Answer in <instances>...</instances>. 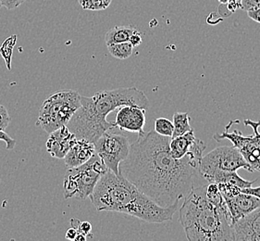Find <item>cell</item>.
I'll return each mask as SVG.
<instances>
[{
	"mask_svg": "<svg viewBox=\"0 0 260 241\" xmlns=\"http://www.w3.org/2000/svg\"><path fill=\"white\" fill-rule=\"evenodd\" d=\"M220 4H222V5H225V4H227L228 2H229L230 0H218Z\"/></svg>",
	"mask_w": 260,
	"mask_h": 241,
	"instance_id": "obj_32",
	"label": "cell"
},
{
	"mask_svg": "<svg viewBox=\"0 0 260 241\" xmlns=\"http://www.w3.org/2000/svg\"><path fill=\"white\" fill-rule=\"evenodd\" d=\"M81 97L73 90H58L42 104L37 125L48 134L67 126L74 112L81 106Z\"/></svg>",
	"mask_w": 260,
	"mask_h": 241,
	"instance_id": "obj_5",
	"label": "cell"
},
{
	"mask_svg": "<svg viewBox=\"0 0 260 241\" xmlns=\"http://www.w3.org/2000/svg\"><path fill=\"white\" fill-rule=\"evenodd\" d=\"M234 241H260V207L233 225Z\"/></svg>",
	"mask_w": 260,
	"mask_h": 241,
	"instance_id": "obj_12",
	"label": "cell"
},
{
	"mask_svg": "<svg viewBox=\"0 0 260 241\" xmlns=\"http://www.w3.org/2000/svg\"><path fill=\"white\" fill-rule=\"evenodd\" d=\"M99 212H116L131 215L147 223L160 224L172 221L178 203L161 207L121 174L108 170L99 179L89 197Z\"/></svg>",
	"mask_w": 260,
	"mask_h": 241,
	"instance_id": "obj_2",
	"label": "cell"
},
{
	"mask_svg": "<svg viewBox=\"0 0 260 241\" xmlns=\"http://www.w3.org/2000/svg\"><path fill=\"white\" fill-rule=\"evenodd\" d=\"M173 126H174V131L172 137L182 136L185 133L192 130V127L190 126V116L188 112H176L173 115Z\"/></svg>",
	"mask_w": 260,
	"mask_h": 241,
	"instance_id": "obj_18",
	"label": "cell"
},
{
	"mask_svg": "<svg viewBox=\"0 0 260 241\" xmlns=\"http://www.w3.org/2000/svg\"><path fill=\"white\" fill-rule=\"evenodd\" d=\"M137 29L132 26H115L107 32L105 36L106 45L109 46L111 44L128 42L132 35Z\"/></svg>",
	"mask_w": 260,
	"mask_h": 241,
	"instance_id": "obj_17",
	"label": "cell"
},
{
	"mask_svg": "<svg viewBox=\"0 0 260 241\" xmlns=\"http://www.w3.org/2000/svg\"><path fill=\"white\" fill-rule=\"evenodd\" d=\"M77 137L66 126L49 134L47 141V152L55 159L61 160L77 142Z\"/></svg>",
	"mask_w": 260,
	"mask_h": 241,
	"instance_id": "obj_13",
	"label": "cell"
},
{
	"mask_svg": "<svg viewBox=\"0 0 260 241\" xmlns=\"http://www.w3.org/2000/svg\"><path fill=\"white\" fill-rule=\"evenodd\" d=\"M236 3L239 6V9H241V3H242V0H235Z\"/></svg>",
	"mask_w": 260,
	"mask_h": 241,
	"instance_id": "obj_33",
	"label": "cell"
},
{
	"mask_svg": "<svg viewBox=\"0 0 260 241\" xmlns=\"http://www.w3.org/2000/svg\"><path fill=\"white\" fill-rule=\"evenodd\" d=\"M131 144L128 157L120 163V173L161 207L178 203L197 184L205 181L199 165L206 144L197 138L191 150L174 159L170 150L172 137L154 131L138 135Z\"/></svg>",
	"mask_w": 260,
	"mask_h": 241,
	"instance_id": "obj_1",
	"label": "cell"
},
{
	"mask_svg": "<svg viewBox=\"0 0 260 241\" xmlns=\"http://www.w3.org/2000/svg\"><path fill=\"white\" fill-rule=\"evenodd\" d=\"M204 178L208 181V183H230L234 186L239 187L240 189H247L252 187L255 182H257L260 178H256L253 181H247L242 178L237 172H226L220 170H213L208 173L202 174Z\"/></svg>",
	"mask_w": 260,
	"mask_h": 241,
	"instance_id": "obj_15",
	"label": "cell"
},
{
	"mask_svg": "<svg viewBox=\"0 0 260 241\" xmlns=\"http://www.w3.org/2000/svg\"><path fill=\"white\" fill-rule=\"evenodd\" d=\"M146 110L137 106H122L118 109L115 122L116 128L121 131L136 133L138 135L144 134V127L146 126Z\"/></svg>",
	"mask_w": 260,
	"mask_h": 241,
	"instance_id": "obj_10",
	"label": "cell"
},
{
	"mask_svg": "<svg viewBox=\"0 0 260 241\" xmlns=\"http://www.w3.org/2000/svg\"><path fill=\"white\" fill-rule=\"evenodd\" d=\"M77 234H78L77 230H76L75 228H73V227H71V228H69L67 232H66L65 237H66L67 239H69V240H74L75 237L77 236Z\"/></svg>",
	"mask_w": 260,
	"mask_h": 241,
	"instance_id": "obj_30",
	"label": "cell"
},
{
	"mask_svg": "<svg viewBox=\"0 0 260 241\" xmlns=\"http://www.w3.org/2000/svg\"><path fill=\"white\" fill-rule=\"evenodd\" d=\"M94 150L107 168L120 174V163L128 157L131 144L127 136L107 131L94 142Z\"/></svg>",
	"mask_w": 260,
	"mask_h": 241,
	"instance_id": "obj_8",
	"label": "cell"
},
{
	"mask_svg": "<svg viewBox=\"0 0 260 241\" xmlns=\"http://www.w3.org/2000/svg\"><path fill=\"white\" fill-rule=\"evenodd\" d=\"M24 1L25 0H0L1 6L5 7L6 9L9 11L15 10L18 7H20Z\"/></svg>",
	"mask_w": 260,
	"mask_h": 241,
	"instance_id": "obj_25",
	"label": "cell"
},
{
	"mask_svg": "<svg viewBox=\"0 0 260 241\" xmlns=\"http://www.w3.org/2000/svg\"><path fill=\"white\" fill-rule=\"evenodd\" d=\"M239 169L254 173V170L245 161L239 149L234 146H222L215 148L202 157L199 165L201 175L213 170L237 172Z\"/></svg>",
	"mask_w": 260,
	"mask_h": 241,
	"instance_id": "obj_9",
	"label": "cell"
},
{
	"mask_svg": "<svg viewBox=\"0 0 260 241\" xmlns=\"http://www.w3.org/2000/svg\"><path fill=\"white\" fill-rule=\"evenodd\" d=\"M11 123V117L5 107L0 104V129L5 131Z\"/></svg>",
	"mask_w": 260,
	"mask_h": 241,
	"instance_id": "obj_24",
	"label": "cell"
},
{
	"mask_svg": "<svg viewBox=\"0 0 260 241\" xmlns=\"http://www.w3.org/2000/svg\"><path fill=\"white\" fill-rule=\"evenodd\" d=\"M80 1H82V0H78V2H80Z\"/></svg>",
	"mask_w": 260,
	"mask_h": 241,
	"instance_id": "obj_35",
	"label": "cell"
},
{
	"mask_svg": "<svg viewBox=\"0 0 260 241\" xmlns=\"http://www.w3.org/2000/svg\"><path fill=\"white\" fill-rule=\"evenodd\" d=\"M17 43V36H12L6 39L0 47V55L5 61L7 68L9 71L11 70V59L13 54V47H15Z\"/></svg>",
	"mask_w": 260,
	"mask_h": 241,
	"instance_id": "obj_20",
	"label": "cell"
},
{
	"mask_svg": "<svg viewBox=\"0 0 260 241\" xmlns=\"http://www.w3.org/2000/svg\"><path fill=\"white\" fill-rule=\"evenodd\" d=\"M95 154L94 143L85 139H78L66 156L63 158L66 166L70 168L78 167L86 163Z\"/></svg>",
	"mask_w": 260,
	"mask_h": 241,
	"instance_id": "obj_14",
	"label": "cell"
},
{
	"mask_svg": "<svg viewBox=\"0 0 260 241\" xmlns=\"http://www.w3.org/2000/svg\"><path fill=\"white\" fill-rule=\"evenodd\" d=\"M112 0H82L79 4L85 11H101L107 10Z\"/></svg>",
	"mask_w": 260,
	"mask_h": 241,
	"instance_id": "obj_22",
	"label": "cell"
},
{
	"mask_svg": "<svg viewBox=\"0 0 260 241\" xmlns=\"http://www.w3.org/2000/svg\"><path fill=\"white\" fill-rule=\"evenodd\" d=\"M71 225L72 227L75 228L78 233L83 234L84 236H92V225L89 222H81L76 218H72L71 219Z\"/></svg>",
	"mask_w": 260,
	"mask_h": 241,
	"instance_id": "obj_23",
	"label": "cell"
},
{
	"mask_svg": "<svg viewBox=\"0 0 260 241\" xmlns=\"http://www.w3.org/2000/svg\"><path fill=\"white\" fill-rule=\"evenodd\" d=\"M142 41H143L142 35H141L140 32L138 31V30H136V31L132 35V37H131L130 39H129V42L132 44V46L134 47L140 46L141 44H142Z\"/></svg>",
	"mask_w": 260,
	"mask_h": 241,
	"instance_id": "obj_27",
	"label": "cell"
},
{
	"mask_svg": "<svg viewBox=\"0 0 260 241\" xmlns=\"http://www.w3.org/2000/svg\"><path fill=\"white\" fill-rule=\"evenodd\" d=\"M197 138L198 137L194 136L193 130L187 132L182 136L172 137L170 142V150L172 157L177 160L184 157L191 150L192 144Z\"/></svg>",
	"mask_w": 260,
	"mask_h": 241,
	"instance_id": "obj_16",
	"label": "cell"
},
{
	"mask_svg": "<svg viewBox=\"0 0 260 241\" xmlns=\"http://www.w3.org/2000/svg\"><path fill=\"white\" fill-rule=\"evenodd\" d=\"M127 105L147 110L149 100L143 91L135 86L102 90L93 97H81V106L66 126L77 139L94 143L104 133L115 128L113 122L107 120V116Z\"/></svg>",
	"mask_w": 260,
	"mask_h": 241,
	"instance_id": "obj_3",
	"label": "cell"
},
{
	"mask_svg": "<svg viewBox=\"0 0 260 241\" xmlns=\"http://www.w3.org/2000/svg\"><path fill=\"white\" fill-rule=\"evenodd\" d=\"M223 199L229 210L232 226L236 221L240 220L245 215L260 207V199L258 198L242 191Z\"/></svg>",
	"mask_w": 260,
	"mask_h": 241,
	"instance_id": "obj_11",
	"label": "cell"
},
{
	"mask_svg": "<svg viewBox=\"0 0 260 241\" xmlns=\"http://www.w3.org/2000/svg\"><path fill=\"white\" fill-rule=\"evenodd\" d=\"M108 170L96 153L78 167L70 168L63 180L64 198L87 199L93 193L99 179Z\"/></svg>",
	"mask_w": 260,
	"mask_h": 241,
	"instance_id": "obj_6",
	"label": "cell"
},
{
	"mask_svg": "<svg viewBox=\"0 0 260 241\" xmlns=\"http://www.w3.org/2000/svg\"><path fill=\"white\" fill-rule=\"evenodd\" d=\"M86 238H87V236H84L83 234H81V233H78L74 241H85Z\"/></svg>",
	"mask_w": 260,
	"mask_h": 241,
	"instance_id": "obj_31",
	"label": "cell"
},
{
	"mask_svg": "<svg viewBox=\"0 0 260 241\" xmlns=\"http://www.w3.org/2000/svg\"><path fill=\"white\" fill-rule=\"evenodd\" d=\"M247 15H248L250 19H252L253 21H256V22L260 23V6L248 10V11H247Z\"/></svg>",
	"mask_w": 260,
	"mask_h": 241,
	"instance_id": "obj_28",
	"label": "cell"
},
{
	"mask_svg": "<svg viewBox=\"0 0 260 241\" xmlns=\"http://www.w3.org/2000/svg\"><path fill=\"white\" fill-rule=\"evenodd\" d=\"M1 7H2V6H1V2H0V9H1Z\"/></svg>",
	"mask_w": 260,
	"mask_h": 241,
	"instance_id": "obj_34",
	"label": "cell"
},
{
	"mask_svg": "<svg viewBox=\"0 0 260 241\" xmlns=\"http://www.w3.org/2000/svg\"><path fill=\"white\" fill-rule=\"evenodd\" d=\"M154 131L160 136L172 137L174 131L173 123L166 118H157L154 124Z\"/></svg>",
	"mask_w": 260,
	"mask_h": 241,
	"instance_id": "obj_21",
	"label": "cell"
},
{
	"mask_svg": "<svg viewBox=\"0 0 260 241\" xmlns=\"http://www.w3.org/2000/svg\"><path fill=\"white\" fill-rule=\"evenodd\" d=\"M241 191L247 193V194L254 195L256 198H258L260 199V187H257V188L250 187V188H247V189H241Z\"/></svg>",
	"mask_w": 260,
	"mask_h": 241,
	"instance_id": "obj_29",
	"label": "cell"
},
{
	"mask_svg": "<svg viewBox=\"0 0 260 241\" xmlns=\"http://www.w3.org/2000/svg\"><path fill=\"white\" fill-rule=\"evenodd\" d=\"M260 6V0H242L241 10L247 11L250 9Z\"/></svg>",
	"mask_w": 260,
	"mask_h": 241,
	"instance_id": "obj_26",
	"label": "cell"
},
{
	"mask_svg": "<svg viewBox=\"0 0 260 241\" xmlns=\"http://www.w3.org/2000/svg\"><path fill=\"white\" fill-rule=\"evenodd\" d=\"M109 52L114 58L119 59H126L130 58L133 55L134 47L132 46L129 41L128 42L118 43V44H111L107 46Z\"/></svg>",
	"mask_w": 260,
	"mask_h": 241,
	"instance_id": "obj_19",
	"label": "cell"
},
{
	"mask_svg": "<svg viewBox=\"0 0 260 241\" xmlns=\"http://www.w3.org/2000/svg\"><path fill=\"white\" fill-rule=\"evenodd\" d=\"M245 126L253 128L254 135L245 136L238 130H234L232 133L225 128V131L221 134L214 135V139L217 141H221L223 139H228L233 143V146L237 147L242 153L243 157L249 164L251 168L255 171L260 172V120H254L246 119L244 120Z\"/></svg>",
	"mask_w": 260,
	"mask_h": 241,
	"instance_id": "obj_7",
	"label": "cell"
},
{
	"mask_svg": "<svg viewBox=\"0 0 260 241\" xmlns=\"http://www.w3.org/2000/svg\"><path fill=\"white\" fill-rule=\"evenodd\" d=\"M207 180L197 184L185 196L179 221L189 241H234L232 222L206 197Z\"/></svg>",
	"mask_w": 260,
	"mask_h": 241,
	"instance_id": "obj_4",
	"label": "cell"
}]
</instances>
